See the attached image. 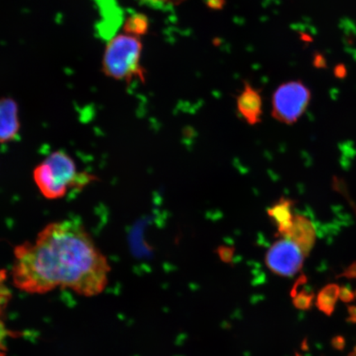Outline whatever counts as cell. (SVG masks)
I'll list each match as a JSON object with an SVG mask.
<instances>
[{
    "instance_id": "8",
    "label": "cell",
    "mask_w": 356,
    "mask_h": 356,
    "mask_svg": "<svg viewBox=\"0 0 356 356\" xmlns=\"http://www.w3.org/2000/svg\"><path fill=\"white\" fill-rule=\"evenodd\" d=\"M238 113L250 126H255L261 121L262 100L260 93L249 84L237 97Z\"/></svg>"
},
{
    "instance_id": "4",
    "label": "cell",
    "mask_w": 356,
    "mask_h": 356,
    "mask_svg": "<svg viewBox=\"0 0 356 356\" xmlns=\"http://www.w3.org/2000/svg\"><path fill=\"white\" fill-rule=\"evenodd\" d=\"M310 97L309 89L302 82L283 83L274 92L271 115L280 122L296 123L308 108Z\"/></svg>"
},
{
    "instance_id": "16",
    "label": "cell",
    "mask_w": 356,
    "mask_h": 356,
    "mask_svg": "<svg viewBox=\"0 0 356 356\" xmlns=\"http://www.w3.org/2000/svg\"><path fill=\"white\" fill-rule=\"evenodd\" d=\"M354 293L350 289L346 288H342L340 291V299L342 301L348 302L354 300Z\"/></svg>"
},
{
    "instance_id": "13",
    "label": "cell",
    "mask_w": 356,
    "mask_h": 356,
    "mask_svg": "<svg viewBox=\"0 0 356 356\" xmlns=\"http://www.w3.org/2000/svg\"><path fill=\"white\" fill-rule=\"evenodd\" d=\"M312 300H313V297L309 293L302 292L296 295L293 302L298 309H308L312 304Z\"/></svg>"
},
{
    "instance_id": "9",
    "label": "cell",
    "mask_w": 356,
    "mask_h": 356,
    "mask_svg": "<svg viewBox=\"0 0 356 356\" xmlns=\"http://www.w3.org/2000/svg\"><path fill=\"white\" fill-rule=\"evenodd\" d=\"M293 206L295 202L292 200L282 197L267 209V215L277 227L278 237H282L292 224L295 216L293 212Z\"/></svg>"
},
{
    "instance_id": "17",
    "label": "cell",
    "mask_w": 356,
    "mask_h": 356,
    "mask_svg": "<svg viewBox=\"0 0 356 356\" xmlns=\"http://www.w3.org/2000/svg\"><path fill=\"white\" fill-rule=\"evenodd\" d=\"M207 4L213 10H220L225 4V0H207Z\"/></svg>"
},
{
    "instance_id": "6",
    "label": "cell",
    "mask_w": 356,
    "mask_h": 356,
    "mask_svg": "<svg viewBox=\"0 0 356 356\" xmlns=\"http://www.w3.org/2000/svg\"><path fill=\"white\" fill-rule=\"evenodd\" d=\"M297 245L305 257L309 254L316 241V229L308 218L295 213L292 224L282 237Z\"/></svg>"
},
{
    "instance_id": "12",
    "label": "cell",
    "mask_w": 356,
    "mask_h": 356,
    "mask_svg": "<svg viewBox=\"0 0 356 356\" xmlns=\"http://www.w3.org/2000/svg\"><path fill=\"white\" fill-rule=\"evenodd\" d=\"M7 279L6 270H0V314L6 307L8 299H10V293L6 286V280Z\"/></svg>"
},
{
    "instance_id": "14",
    "label": "cell",
    "mask_w": 356,
    "mask_h": 356,
    "mask_svg": "<svg viewBox=\"0 0 356 356\" xmlns=\"http://www.w3.org/2000/svg\"><path fill=\"white\" fill-rule=\"evenodd\" d=\"M8 333L10 332H8L6 325L2 321H0V356H6V343L8 337Z\"/></svg>"
},
{
    "instance_id": "11",
    "label": "cell",
    "mask_w": 356,
    "mask_h": 356,
    "mask_svg": "<svg viewBox=\"0 0 356 356\" xmlns=\"http://www.w3.org/2000/svg\"><path fill=\"white\" fill-rule=\"evenodd\" d=\"M148 28L149 22L147 17L140 13H136L128 17L124 29L127 34L135 35L145 34Z\"/></svg>"
},
{
    "instance_id": "2",
    "label": "cell",
    "mask_w": 356,
    "mask_h": 356,
    "mask_svg": "<svg viewBox=\"0 0 356 356\" xmlns=\"http://www.w3.org/2000/svg\"><path fill=\"white\" fill-rule=\"evenodd\" d=\"M33 180L40 193L48 200L63 198L70 190H81L97 177L79 172L74 160L63 151H56L33 171Z\"/></svg>"
},
{
    "instance_id": "3",
    "label": "cell",
    "mask_w": 356,
    "mask_h": 356,
    "mask_svg": "<svg viewBox=\"0 0 356 356\" xmlns=\"http://www.w3.org/2000/svg\"><path fill=\"white\" fill-rule=\"evenodd\" d=\"M142 44L136 35L121 34L115 35L106 46L102 69L110 78L130 81L139 77L144 80L140 60Z\"/></svg>"
},
{
    "instance_id": "5",
    "label": "cell",
    "mask_w": 356,
    "mask_h": 356,
    "mask_svg": "<svg viewBox=\"0 0 356 356\" xmlns=\"http://www.w3.org/2000/svg\"><path fill=\"white\" fill-rule=\"evenodd\" d=\"M305 255L296 244L286 238L275 241L265 255V264L271 273L283 277L296 275L304 265Z\"/></svg>"
},
{
    "instance_id": "15",
    "label": "cell",
    "mask_w": 356,
    "mask_h": 356,
    "mask_svg": "<svg viewBox=\"0 0 356 356\" xmlns=\"http://www.w3.org/2000/svg\"><path fill=\"white\" fill-rule=\"evenodd\" d=\"M234 249L231 247L221 246L218 248V254L221 260L225 262H229L234 257Z\"/></svg>"
},
{
    "instance_id": "1",
    "label": "cell",
    "mask_w": 356,
    "mask_h": 356,
    "mask_svg": "<svg viewBox=\"0 0 356 356\" xmlns=\"http://www.w3.org/2000/svg\"><path fill=\"white\" fill-rule=\"evenodd\" d=\"M13 255V284L26 293L42 295L62 288L93 297L108 282V259L78 220L51 222L33 241L17 245Z\"/></svg>"
},
{
    "instance_id": "18",
    "label": "cell",
    "mask_w": 356,
    "mask_h": 356,
    "mask_svg": "<svg viewBox=\"0 0 356 356\" xmlns=\"http://www.w3.org/2000/svg\"><path fill=\"white\" fill-rule=\"evenodd\" d=\"M355 296H356V292H355Z\"/></svg>"
},
{
    "instance_id": "10",
    "label": "cell",
    "mask_w": 356,
    "mask_h": 356,
    "mask_svg": "<svg viewBox=\"0 0 356 356\" xmlns=\"http://www.w3.org/2000/svg\"><path fill=\"white\" fill-rule=\"evenodd\" d=\"M340 291L341 289L335 284H328L324 287L317 297V306L319 310L330 316L335 309L337 301L340 297Z\"/></svg>"
},
{
    "instance_id": "7",
    "label": "cell",
    "mask_w": 356,
    "mask_h": 356,
    "mask_svg": "<svg viewBox=\"0 0 356 356\" xmlns=\"http://www.w3.org/2000/svg\"><path fill=\"white\" fill-rule=\"evenodd\" d=\"M20 127L17 102L10 97L0 99V144L15 140Z\"/></svg>"
}]
</instances>
